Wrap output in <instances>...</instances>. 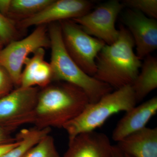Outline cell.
<instances>
[{"mask_svg": "<svg viewBox=\"0 0 157 157\" xmlns=\"http://www.w3.org/2000/svg\"><path fill=\"white\" fill-rule=\"evenodd\" d=\"M83 90L63 81L40 88L33 124L39 129L63 128L90 104Z\"/></svg>", "mask_w": 157, "mask_h": 157, "instance_id": "1", "label": "cell"}, {"mask_svg": "<svg viewBox=\"0 0 157 157\" xmlns=\"http://www.w3.org/2000/svg\"><path fill=\"white\" fill-rule=\"evenodd\" d=\"M118 39L106 44L96 59L94 77L116 90L131 86L140 72L142 62L134 52L135 42L124 26L119 27Z\"/></svg>", "mask_w": 157, "mask_h": 157, "instance_id": "2", "label": "cell"}, {"mask_svg": "<svg viewBox=\"0 0 157 157\" xmlns=\"http://www.w3.org/2000/svg\"><path fill=\"white\" fill-rule=\"evenodd\" d=\"M48 30L53 82H65L80 88L86 94L90 103H95L113 91L108 85L83 72L73 60L64 45L59 22L49 24Z\"/></svg>", "mask_w": 157, "mask_h": 157, "instance_id": "3", "label": "cell"}, {"mask_svg": "<svg viewBox=\"0 0 157 157\" xmlns=\"http://www.w3.org/2000/svg\"><path fill=\"white\" fill-rule=\"evenodd\" d=\"M137 102L131 86L113 91L94 103H90L80 114L66 124L63 128L69 140L81 133L95 131L111 116L127 112L136 106Z\"/></svg>", "mask_w": 157, "mask_h": 157, "instance_id": "4", "label": "cell"}, {"mask_svg": "<svg viewBox=\"0 0 157 157\" xmlns=\"http://www.w3.org/2000/svg\"><path fill=\"white\" fill-rule=\"evenodd\" d=\"M59 23L68 53L83 72L94 76L96 72V58L106 43L86 33L73 20Z\"/></svg>", "mask_w": 157, "mask_h": 157, "instance_id": "5", "label": "cell"}, {"mask_svg": "<svg viewBox=\"0 0 157 157\" xmlns=\"http://www.w3.org/2000/svg\"><path fill=\"white\" fill-rule=\"evenodd\" d=\"M50 46L48 28L42 25L37 26L28 36L12 41L0 50V65L10 74L15 88L20 87L23 68L29 56L39 48Z\"/></svg>", "mask_w": 157, "mask_h": 157, "instance_id": "6", "label": "cell"}, {"mask_svg": "<svg viewBox=\"0 0 157 157\" xmlns=\"http://www.w3.org/2000/svg\"><path fill=\"white\" fill-rule=\"evenodd\" d=\"M39 90L19 87L0 98V127L14 132L25 124H33Z\"/></svg>", "mask_w": 157, "mask_h": 157, "instance_id": "7", "label": "cell"}, {"mask_svg": "<svg viewBox=\"0 0 157 157\" xmlns=\"http://www.w3.org/2000/svg\"><path fill=\"white\" fill-rule=\"evenodd\" d=\"M124 8L118 0H111L72 20L88 35L102 40L107 45H111L119 36V31L116 28V21Z\"/></svg>", "mask_w": 157, "mask_h": 157, "instance_id": "8", "label": "cell"}, {"mask_svg": "<svg viewBox=\"0 0 157 157\" xmlns=\"http://www.w3.org/2000/svg\"><path fill=\"white\" fill-rule=\"evenodd\" d=\"M122 12V25L132 35L136 55L144 59L157 48V20L134 9L127 8Z\"/></svg>", "mask_w": 157, "mask_h": 157, "instance_id": "9", "label": "cell"}, {"mask_svg": "<svg viewBox=\"0 0 157 157\" xmlns=\"http://www.w3.org/2000/svg\"><path fill=\"white\" fill-rule=\"evenodd\" d=\"M92 2L87 0H53L45 9L33 16L17 23L19 29L46 25L62 21L75 19L92 9Z\"/></svg>", "mask_w": 157, "mask_h": 157, "instance_id": "10", "label": "cell"}, {"mask_svg": "<svg viewBox=\"0 0 157 157\" xmlns=\"http://www.w3.org/2000/svg\"><path fill=\"white\" fill-rule=\"evenodd\" d=\"M113 146L104 133L85 132L69 140L68 148L62 157H112Z\"/></svg>", "mask_w": 157, "mask_h": 157, "instance_id": "11", "label": "cell"}, {"mask_svg": "<svg viewBox=\"0 0 157 157\" xmlns=\"http://www.w3.org/2000/svg\"><path fill=\"white\" fill-rule=\"evenodd\" d=\"M157 112V97H153L135 106L126 112L113 132L112 137L117 142L145 128L147 124Z\"/></svg>", "mask_w": 157, "mask_h": 157, "instance_id": "12", "label": "cell"}, {"mask_svg": "<svg viewBox=\"0 0 157 157\" xmlns=\"http://www.w3.org/2000/svg\"><path fill=\"white\" fill-rule=\"evenodd\" d=\"M45 50L40 48L25 63L20 87L42 88L53 82V71L50 63L45 60Z\"/></svg>", "mask_w": 157, "mask_h": 157, "instance_id": "13", "label": "cell"}, {"mask_svg": "<svg viewBox=\"0 0 157 157\" xmlns=\"http://www.w3.org/2000/svg\"><path fill=\"white\" fill-rule=\"evenodd\" d=\"M117 146L132 157H157V128L146 127L120 140Z\"/></svg>", "mask_w": 157, "mask_h": 157, "instance_id": "14", "label": "cell"}, {"mask_svg": "<svg viewBox=\"0 0 157 157\" xmlns=\"http://www.w3.org/2000/svg\"><path fill=\"white\" fill-rule=\"evenodd\" d=\"M139 72L131 85L137 103L157 87V59L149 55L144 59Z\"/></svg>", "mask_w": 157, "mask_h": 157, "instance_id": "15", "label": "cell"}, {"mask_svg": "<svg viewBox=\"0 0 157 157\" xmlns=\"http://www.w3.org/2000/svg\"><path fill=\"white\" fill-rule=\"evenodd\" d=\"M52 1L53 0H11L7 17L17 23L39 13Z\"/></svg>", "mask_w": 157, "mask_h": 157, "instance_id": "16", "label": "cell"}, {"mask_svg": "<svg viewBox=\"0 0 157 157\" xmlns=\"http://www.w3.org/2000/svg\"><path fill=\"white\" fill-rule=\"evenodd\" d=\"M51 129H24L17 135L20 138L19 143L3 155L2 157H23L29 150L39 142L43 137L50 134Z\"/></svg>", "mask_w": 157, "mask_h": 157, "instance_id": "17", "label": "cell"}, {"mask_svg": "<svg viewBox=\"0 0 157 157\" xmlns=\"http://www.w3.org/2000/svg\"><path fill=\"white\" fill-rule=\"evenodd\" d=\"M23 157H62L57 150L54 139L46 135L31 147Z\"/></svg>", "mask_w": 157, "mask_h": 157, "instance_id": "18", "label": "cell"}, {"mask_svg": "<svg viewBox=\"0 0 157 157\" xmlns=\"http://www.w3.org/2000/svg\"><path fill=\"white\" fill-rule=\"evenodd\" d=\"M124 7L140 11L147 17L157 19V0H124Z\"/></svg>", "mask_w": 157, "mask_h": 157, "instance_id": "19", "label": "cell"}, {"mask_svg": "<svg viewBox=\"0 0 157 157\" xmlns=\"http://www.w3.org/2000/svg\"><path fill=\"white\" fill-rule=\"evenodd\" d=\"M18 30L17 23L0 12V38L5 45L18 40Z\"/></svg>", "mask_w": 157, "mask_h": 157, "instance_id": "20", "label": "cell"}, {"mask_svg": "<svg viewBox=\"0 0 157 157\" xmlns=\"http://www.w3.org/2000/svg\"><path fill=\"white\" fill-rule=\"evenodd\" d=\"M15 88L10 74L6 68L0 65V98L7 95Z\"/></svg>", "mask_w": 157, "mask_h": 157, "instance_id": "21", "label": "cell"}, {"mask_svg": "<svg viewBox=\"0 0 157 157\" xmlns=\"http://www.w3.org/2000/svg\"><path fill=\"white\" fill-rule=\"evenodd\" d=\"M12 132L13 131L9 129L0 127V144L12 142L17 140V136L14 138H12L10 136V135Z\"/></svg>", "mask_w": 157, "mask_h": 157, "instance_id": "22", "label": "cell"}, {"mask_svg": "<svg viewBox=\"0 0 157 157\" xmlns=\"http://www.w3.org/2000/svg\"><path fill=\"white\" fill-rule=\"evenodd\" d=\"M17 139L15 141L12 142H8V143L1 144H0V157L2 156L7 152L16 146L19 143L20 141V138L18 135H16Z\"/></svg>", "mask_w": 157, "mask_h": 157, "instance_id": "23", "label": "cell"}, {"mask_svg": "<svg viewBox=\"0 0 157 157\" xmlns=\"http://www.w3.org/2000/svg\"><path fill=\"white\" fill-rule=\"evenodd\" d=\"M11 3V0H0V12L6 17L9 13Z\"/></svg>", "mask_w": 157, "mask_h": 157, "instance_id": "24", "label": "cell"}, {"mask_svg": "<svg viewBox=\"0 0 157 157\" xmlns=\"http://www.w3.org/2000/svg\"><path fill=\"white\" fill-rule=\"evenodd\" d=\"M112 157H126L125 155L118 147L117 145L113 146Z\"/></svg>", "mask_w": 157, "mask_h": 157, "instance_id": "25", "label": "cell"}, {"mask_svg": "<svg viewBox=\"0 0 157 157\" xmlns=\"http://www.w3.org/2000/svg\"><path fill=\"white\" fill-rule=\"evenodd\" d=\"M4 45H4V43H3L2 39L0 38V50L4 47Z\"/></svg>", "mask_w": 157, "mask_h": 157, "instance_id": "26", "label": "cell"}, {"mask_svg": "<svg viewBox=\"0 0 157 157\" xmlns=\"http://www.w3.org/2000/svg\"><path fill=\"white\" fill-rule=\"evenodd\" d=\"M125 155L126 157H132L131 156L128 155Z\"/></svg>", "mask_w": 157, "mask_h": 157, "instance_id": "27", "label": "cell"}]
</instances>
